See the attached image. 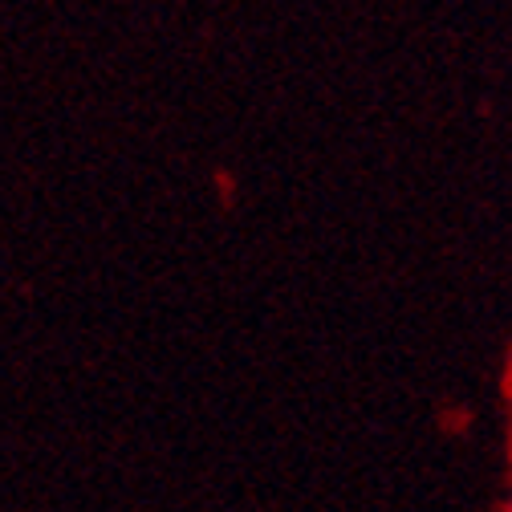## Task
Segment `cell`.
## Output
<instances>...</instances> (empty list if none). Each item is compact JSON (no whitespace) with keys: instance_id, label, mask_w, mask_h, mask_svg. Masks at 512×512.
Masks as SVG:
<instances>
[]
</instances>
